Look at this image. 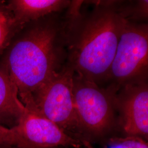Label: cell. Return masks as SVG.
I'll return each instance as SVG.
<instances>
[{
  "mask_svg": "<svg viewBox=\"0 0 148 148\" xmlns=\"http://www.w3.org/2000/svg\"><path fill=\"white\" fill-rule=\"evenodd\" d=\"M60 16L24 25L1 55L0 70L16 85L24 104L66 64V16Z\"/></svg>",
  "mask_w": 148,
  "mask_h": 148,
  "instance_id": "cell-1",
  "label": "cell"
},
{
  "mask_svg": "<svg viewBox=\"0 0 148 148\" xmlns=\"http://www.w3.org/2000/svg\"><path fill=\"white\" fill-rule=\"evenodd\" d=\"M95 5L83 14L69 9L66 16V65L75 74L99 85L108 81L127 19L123 1H89Z\"/></svg>",
  "mask_w": 148,
  "mask_h": 148,
  "instance_id": "cell-2",
  "label": "cell"
},
{
  "mask_svg": "<svg viewBox=\"0 0 148 148\" xmlns=\"http://www.w3.org/2000/svg\"><path fill=\"white\" fill-rule=\"evenodd\" d=\"M108 81L117 91L148 82V23L126 20Z\"/></svg>",
  "mask_w": 148,
  "mask_h": 148,
  "instance_id": "cell-3",
  "label": "cell"
},
{
  "mask_svg": "<svg viewBox=\"0 0 148 148\" xmlns=\"http://www.w3.org/2000/svg\"><path fill=\"white\" fill-rule=\"evenodd\" d=\"M74 74L65 64L32 94L24 106L64 130L79 129L73 93Z\"/></svg>",
  "mask_w": 148,
  "mask_h": 148,
  "instance_id": "cell-4",
  "label": "cell"
},
{
  "mask_svg": "<svg viewBox=\"0 0 148 148\" xmlns=\"http://www.w3.org/2000/svg\"><path fill=\"white\" fill-rule=\"evenodd\" d=\"M73 93L79 129L99 135L110 130L116 122L114 97L117 90L106 88L74 74Z\"/></svg>",
  "mask_w": 148,
  "mask_h": 148,
  "instance_id": "cell-5",
  "label": "cell"
},
{
  "mask_svg": "<svg viewBox=\"0 0 148 148\" xmlns=\"http://www.w3.org/2000/svg\"><path fill=\"white\" fill-rule=\"evenodd\" d=\"M114 103L126 136L148 141V82L122 87L115 94Z\"/></svg>",
  "mask_w": 148,
  "mask_h": 148,
  "instance_id": "cell-6",
  "label": "cell"
},
{
  "mask_svg": "<svg viewBox=\"0 0 148 148\" xmlns=\"http://www.w3.org/2000/svg\"><path fill=\"white\" fill-rule=\"evenodd\" d=\"M23 139L32 148L71 146L77 148L80 140L68 135L65 130L46 117L29 110L15 126Z\"/></svg>",
  "mask_w": 148,
  "mask_h": 148,
  "instance_id": "cell-7",
  "label": "cell"
},
{
  "mask_svg": "<svg viewBox=\"0 0 148 148\" xmlns=\"http://www.w3.org/2000/svg\"><path fill=\"white\" fill-rule=\"evenodd\" d=\"M72 1L12 0L7 1L17 23L23 27L27 23L68 9Z\"/></svg>",
  "mask_w": 148,
  "mask_h": 148,
  "instance_id": "cell-8",
  "label": "cell"
},
{
  "mask_svg": "<svg viewBox=\"0 0 148 148\" xmlns=\"http://www.w3.org/2000/svg\"><path fill=\"white\" fill-rule=\"evenodd\" d=\"M27 111L20 99L16 85L0 70V125L14 124L16 126Z\"/></svg>",
  "mask_w": 148,
  "mask_h": 148,
  "instance_id": "cell-9",
  "label": "cell"
},
{
  "mask_svg": "<svg viewBox=\"0 0 148 148\" xmlns=\"http://www.w3.org/2000/svg\"><path fill=\"white\" fill-rule=\"evenodd\" d=\"M23 27L16 21L7 1L0 0V56Z\"/></svg>",
  "mask_w": 148,
  "mask_h": 148,
  "instance_id": "cell-10",
  "label": "cell"
},
{
  "mask_svg": "<svg viewBox=\"0 0 148 148\" xmlns=\"http://www.w3.org/2000/svg\"><path fill=\"white\" fill-rule=\"evenodd\" d=\"M121 10L129 21L148 23V0H138L126 5L122 2Z\"/></svg>",
  "mask_w": 148,
  "mask_h": 148,
  "instance_id": "cell-11",
  "label": "cell"
},
{
  "mask_svg": "<svg viewBox=\"0 0 148 148\" xmlns=\"http://www.w3.org/2000/svg\"><path fill=\"white\" fill-rule=\"evenodd\" d=\"M0 144L19 148H32L23 139L16 127H7L0 125Z\"/></svg>",
  "mask_w": 148,
  "mask_h": 148,
  "instance_id": "cell-12",
  "label": "cell"
},
{
  "mask_svg": "<svg viewBox=\"0 0 148 148\" xmlns=\"http://www.w3.org/2000/svg\"><path fill=\"white\" fill-rule=\"evenodd\" d=\"M110 148H148V141L136 136H126L112 138Z\"/></svg>",
  "mask_w": 148,
  "mask_h": 148,
  "instance_id": "cell-13",
  "label": "cell"
},
{
  "mask_svg": "<svg viewBox=\"0 0 148 148\" xmlns=\"http://www.w3.org/2000/svg\"><path fill=\"white\" fill-rule=\"evenodd\" d=\"M77 148H93L91 145L90 144V143H88L86 140H82L80 141V144H79V147Z\"/></svg>",
  "mask_w": 148,
  "mask_h": 148,
  "instance_id": "cell-14",
  "label": "cell"
},
{
  "mask_svg": "<svg viewBox=\"0 0 148 148\" xmlns=\"http://www.w3.org/2000/svg\"><path fill=\"white\" fill-rule=\"evenodd\" d=\"M11 146H8V145H3V144H0V148H10Z\"/></svg>",
  "mask_w": 148,
  "mask_h": 148,
  "instance_id": "cell-15",
  "label": "cell"
}]
</instances>
